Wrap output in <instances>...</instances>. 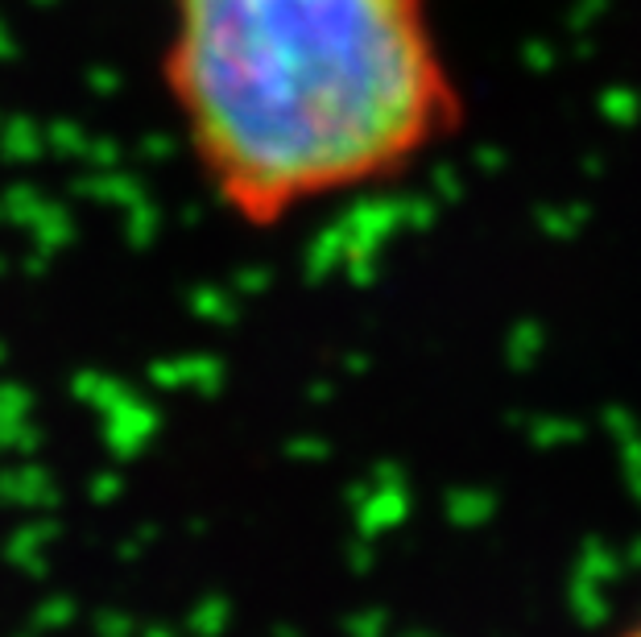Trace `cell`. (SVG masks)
I'll return each instance as SVG.
<instances>
[{
  "label": "cell",
  "instance_id": "2",
  "mask_svg": "<svg viewBox=\"0 0 641 637\" xmlns=\"http://www.w3.org/2000/svg\"><path fill=\"white\" fill-rule=\"evenodd\" d=\"M617 637H641V613L633 616V621H629V625H625V629H620Z\"/></svg>",
  "mask_w": 641,
  "mask_h": 637
},
{
  "label": "cell",
  "instance_id": "1",
  "mask_svg": "<svg viewBox=\"0 0 641 637\" xmlns=\"http://www.w3.org/2000/svg\"><path fill=\"white\" fill-rule=\"evenodd\" d=\"M154 79L244 237L398 187L472 116L435 0H166Z\"/></svg>",
  "mask_w": 641,
  "mask_h": 637
}]
</instances>
